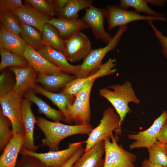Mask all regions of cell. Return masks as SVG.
<instances>
[{
  "label": "cell",
  "instance_id": "15",
  "mask_svg": "<svg viewBox=\"0 0 167 167\" xmlns=\"http://www.w3.org/2000/svg\"><path fill=\"white\" fill-rule=\"evenodd\" d=\"M29 65L38 74L58 75L64 73L58 66L52 64L31 46L28 45L23 54Z\"/></svg>",
  "mask_w": 167,
  "mask_h": 167
},
{
  "label": "cell",
  "instance_id": "28",
  "mask_svg": "<svg viewBox=\"0 0 167 167\" xmlns=\"http://www.w3.org/2000/svg\"><path fill=\"white\" fill-rule=\"evenodd\" d=\"M20 36L28 45L36 50L45 46L42 33L33 27L22 22Z\"/></svg>",
  "mask_w": 167,
  "mask_h": 167
},
{
  "label": "cell",
  "instance_id": "14",
  "mask_svg": "<svg viewBox=\"0 0 167 167\" xmlns=\"http://www.w3.org/2000/svg\"><path fill=\"white\" fill-rule=\"evenodd\" d=\"M9 70L15 77L13 89L17 93L23 95L24 93L35 89L38 76L36 72L29 65L26 67H11Z\"/></svg>",
  "mask_w": 167,
  "mask_h": 167
},
{
  "label": "cell",
  "instance_id": "16",
  "mask_svg": "<svg viewBox=\"0 0 167 167\" xmlns=\"http://www.w3.org/2000/svg\"><path fill=\"white\" fill-rule=\"evenodd\" d=\"M13 12L22 22L33 27L41 33L44 26L50 18L29 4L24 5Z\"/></svg>",
  "mask_w": 167,
  "mask_h": 167
},
{
  "label": "cell",
  "instance_id": "8",
  "mask_svg": "<svg viewBox=\"0 0 167 167\" xmlns=\"http://www.w3.org/2000/svg\"><path fill=\"white\" fill-rule=\"evenodd\" d=\"M105 18L109 31L116 27L126 25L131 22L138 20L165 21L167 20L165 18L142 15L135 11L124 9L116 5H109L107 6L106 9Z\"/></svg>",
  "mask_w": 167,
  "mask_h": 167
},
{
  "label": "cell",
  "instance_id": "3",
  "mask_svg": "<svg viewBox=\"0 0 167 167\" xmlns=\"http://www.w3.org/2000/svg\"><path fill=\"white\" fill-rule=\"evenodd\" d=\"M113 107H109L103 112L102 118L99 125L93 129L87 139L84 141L86 144L84 152L89 150L100 141L113 135L114 131L117 135L121 134L120 117Z\"/></svg>",
  "mask_w": 167,
  "mask_h": 167
},
{
  "label": "cell",
  "instance_id": "41",
  "mask_svg": "<svg viewBox=\"0 0 167 167\" xmlns=\"http://www.w3.org/2000/svg\"><path fill=\"white\" fill-rule=\"evenodd\" d=\"M157 140L165 144L167 143V120L161 129L158 135Z\"/></svg>",
  "mask_w": 167,
  "mask_h": 167
},
{
  "label": "cell",
  "instance_id": "25",
  "mask_svg": "<svg viewBox=\"0 0 167 167\" xmlns=\"http://www.w3.org/2000/svg\"><path fill=\"white\" fill-rule=\"evenodd\" d=\"M26 98L35 103L37 106L39 113L55 122L62 121L66 122L62 113L59 110L53 109L40 98L37 97L32 91L26 93Z\"/></svg>",
  "mask_w": 167,
  "mask_h": 167
},
{
  "label": "cell",
  "instance_id": "4",
  "mask_svg": "<svg viewBox=\"0 0 167 167\" xmlns=\"http://www.w3.org/2000/svg\"><path fill=\"white\" fill-rule=\"evenodd\" d=\"M127 25L119 26L107 45L103 47L92 49L84 59L76 75V78H82L88 76L98 68L102 64V61L107 54L118 46L123 33L127 31Z\"/></svg>",
  "mask_w": 167,
  "mask_h": 167
},
{
  "label": "cell",
  "instance_id": "17",
  "mask_svg": "<svg viewBox=\"0 0 167 167\" xmlns=\"http://www.w3.org/2000/svg\"><path fill=\"white\" fill-rule=\"evenodd\" d=\"M37 51L48 61L59 67L64 73L74 75L77 74L79 65L70 63L61 52L46 46H44Z\"/></svg>",
  "mask_w": 167,
  "mask_h": 167
},
{
  "label": "cell",
  "instance_id": "40",
  "mask_svg": "<svg viewBox=\"0 0 167 167\" xmlns=\"http://www.w3.org/2000/svg\"><path fill=\"white\" fill-rule=\"evenodd\" d=\"M84 148L82 146L64 165L60 167H72L76 161L83 154Z\"/></svg>",
  "mask_w": 167,
  "mask_h": 167
},
{
  "label": "cell",
  "instance_id": "33",
  "mask_svg": "<svg viewBox=\"0 0 167 167\" xmlns=\"http://www.w3.org/2000/svg\"><path fill=\"white\" fill-rule=\"evenodd\" d=\"M11 123L8 119L0 111V150L2 152L12 138L14 133L10 129Z\"/></svg>",
  "mask_w": 167,
  "mask_h": 167
},
{
  "label": "cell",
  "instance_id": "44",
  "mask_svg": "<svg viewBox=\"0 0 167 167\" xmlns=\"http://www.w3.org/2000/svg\"><path fill=\"white\" fill-rule=\"evenodd\" d=\"M140 167H165L152 163L148 160L145 159L142 162Z\"/></svg>",
  "mask_w": 167,
  "mask_h": 167
},
{
  "label": "cell",
  "instance_id": "19",
  "mask_svg": "<svg viewBox=\"0 0 167 167\" xmlns=\"http://www.w3.org/2000/svg\"><path fill=\"white\" fill-rule=\"evenodd\" d=\"M48 23L58 30L60 36L64 41L82 30L89 28L81 19L70 20L59 17L52 18Z\"/></svg>",
  "mask_w": 167,
  "mask_h": 167
},
{
  "label": "cell",
  "instance_id": "34",
  "mask_svg": "<svg viewBox=\"0 0 167 167\" xmlns=\"http://www.w3.org/2000/svg\"><path fill=\"white\" fill-rule=\"evenodd\" d=\"M25 1L35 8L50 17L53 16L56 14L52 0H26Z\"/></svg>",
  "mask_w": 167,
  "mask_h": 167
},
{
  "label": "cell",
  "instance_id": "20",
  "mask_svg": "<svg viewBox=\"0 0 167 167\" xmlns=\"http://www.w3.org/2000/svg\"><path fill=\"white\" fill-rule=\"evenodd\" d=\"M105 153L104 141L94 145L84 153L76 161L72 167H103Z\"/></svg>",
  "mask_w": 167,
  "mask_h": 167
},
{
  "label": "cell",
  "instance_id": "35",
  "mask_svg": "<svg viewBox=\"0 0 167 167\" xmlns=\"http://www.w3.org/2000/svg\"><path fill=\"white\" fill-rule=\"evenodd\" d=\"M96 79L88 80L82 86L75 96V98L82 102L88 108L91 109L90 98L93 85Z\"/></svg>",
  "mask_w": 167,
  "mask_h": 167
},
{
  "label": "cell",
  "instance_id": "21",
  "mask_svg": "<svg viewBox=\"0 0 167 167\" xmlns=\"http://www.w3.org/2000/svg\"><path fill=\"white\" fill-rule=\"evenodd\" d=\"M28 45L20 36L7 30L0 25V48L6 49L14 53L23 56Z\"/></svg>",
  "mask_w": 167,
  "mask_h": 167
},
{
  "label": "cell",
  "instance_id": "29",
  "mask_svg": "<svg viewBox=\"0 0 167 167\" xmlns=\"http://www.w3.org/2000/svg\"><path fill=\"white\" fill-rule=\"evenodd\" d=\"M1 61L0 70L10 67H26L29 65L25 58L14 53L9 50L4 48H0Z\"/></svg>",
  "mask_w": 167,
  "mask_h": 167
},
{
  "label": "cell",
  "instance_id": "22",
  "mask_svg": "<svg viewBox=\"0 0 167 167\" xmlns=\"http://www.w3.org/2000/svg\"><path fill=\"white\" fill-rule=\"evenodd\" d=\"M66 113L70 123L83 125L90 124L91 109L87 107L75 98L66 108Z\"/></svg>",
  "mask_w": 167,
  "mask_h": 167
},
{
  "label": "cell",
  "instance_id": "7",
  "mask_svg": "<svg viewBox=\"0 0 167 167\" xmlns=\"http://www.w3.org/2000/svg\"><path fill=\"white\" fill-rule=\"evenodd\" d=\"M83 142L68 144L67 148L62 150L51 151L45 153H37L30 151L22 147L19 153L28 155L41 161L47 167H60L66 163L82 146Z\"/></svg>",
  "mask_w": 167,
  "mask_h": 167
},
{
  "label": "cell",
  "instance_id": "2",
  "mask_svg": "<svg viewBox=\"0 0 167 167\" xmlns=\"http://www.w3.org/2000/svg\"><path fill=\"white\" fill-rule=\"evenodd\" d=\"M107 87L100 89L99 95L111 104L119 115L122 124L127 114L131 111L129 103L132 102L139 104L140 101L128 81L121 84L109 85Z\"/></svg>",
  "mask_w": 167,
  "mask_h": 167
},
{
  "label": "cell",
  "instance_id": "12",
  "mask_svg": "<svg viewBox=\"0 0 167 167\" xmlns=\"http://www.w3.org/2000/svg\"><path fill=\"white\" fill-rule=\"evenodd\" d=\"M116 59L110 58L105 63L102 64L96 70L87 76L77 78L68 83L63 88L62 93L75 96L83 85L88 80L97 78L114 73L116 69L114 68L116 65Z\"/></svg>",
  "mask_w": 167,
  "mask_h": 167
},
{
  "label": "cell",
  "instance_id": "43",
  "mask_svg": "<svg viewBox=\"0 0 167 167\" xmlns=\"http://www.w3.org/2000/svg\"><path fill=\"white\" fill-rule=\"evenodd\" d=\"M148 3H150L154 6H162L167 1L165 0H146Z\"/></svg>",
  "mask_w": 167,
  "mask_h": 167
},
{
  "label": "cell",
  "instance_id": "6",
  "mask_svg": "<svg viewBox=\"0 0 167 167\" xmlns=\"http://www.w3.org/2000/svg\"><path fill=\"white\" fill-rule=\"evenodd\" d=\"M22 96L13 89L0 97L1 110L10 120L14 134L24 132L21 109Z\"/></svg>",
  "mask_w": 167,
  "mask_h": 167
},
{
  "label": "cell",
  "instance_id": "30",
  "mask_svg": "<svg viewBox=\"0 0 167 167\" xmlns=\"http://www.w3.org/2000/svg\"><path fill=\"white\" fill-rule=\"evenodd\" d=\"M119 6L126 10L130 7H132L135 9V11L139 13L143 12L150 16L165 18L163 14L158 13L150 8L148 5L146 0H121Z\"/></svg>",
  "mask_w": 167,
  "mask_h": 167
},
{
  "label": "cell",
  "instance_id": "42",
  "mask_svg": "<svg viewBox=\"0 0 167 167\" xmlns=\"http://www.w3.org/2000/svg\"><path fill=\"white\" fill-rule=\"evenodd\" d=\"M70 0H52V3L56 12L58 14L69 2Z\"/></svg>",
  "mask_w": 167,
  "mask_h": 167
},
{
  "label": "cell",
  "instance_id": "37",
  "mask_svg": "<svg viewBox=\"0 0 167 167\" xmlns=\"http://www.w3.org/2000/svg\"><path fill=\"white\" fill-rule=\"evenodd\" d=\"M148 23L161 46L164 55L167 59V37L163 35L162 32L156 27L152 21H148Z\"/></svg>",
  "mask_w": 167,
  "mask_h": 167
},
{
  "label": "cell",
  "instance_id": "32",
  "mask_svg": "<svg viewBox=\"0 0 167 167\" xmlns=\"http://www.w3.org/2000/svg\"><path fill=\"white\" fill-rule=\"evenodd\" d=\"M1 25L7 30L20 36L21 22L12 11L0 12Z\"/></svg>",
  "mask_w": 167,
  "mask_h": 167
},
{
  "label": "cell",
  "instance_id": "39",
  "mask_svg": "<svg viewBox=\"0 0 167 167\" xmlns=\"http://www.w3.org/2000/svg\"><path fill=\"white\" fill-rule=\"evenodd\" d=\"M14 86L6 73L3 71L0 76V97L12 90Z\"/></svg>",
  "mask_w": 167,
  "mask_h": 167
},
{
  "label": "cell",
  "instance_id": "5",
  "mask_svg": "<svg viewBox=\"0 0 167 167\" xmlns=\"http://www.w3.org/2000/svg\"><path fill=\"white\" fill-rule=\"evenodd\" d=\"M118 140L113 135L104 140L105 158L103 167H135L136 156L118 144Z\"/></svg>",
  "mask_w": 167,
  "mask_h": 167
},
{
  "label": "cell",
  "instance_id": "10",
  "mask_svg": "<svg viewBox=\"0 0 167 167\" xmlns=\"http://www.w3.org/2000/svg\"><path fill=\"white\" fill-rule=\"evenodd\" d=\"M85 10V14L82 19L89 28H91L96 39L101 40L107 45L112 37L104 28L106 9L93 6Z\"/></svg>",
  "mask_w": 167,
  "mask_h": 167
},
{
  "label": "cell",
  "instance_id": "11",
  "mask_svg": "<svg viewBox=\"0 0 167 167\" xmlns=\"http://www.w3.org/2000/svg\"><path fill=\"white\" fill-rule=\"evenodd\" d=\"M167 120V111L164 110L154 122L152 125L146 130L139 131L137 134H130L128 138L135 140L129 145L132 149L140 148L150 147L157 141V138L161 129Z\"/></svg>",
  "mask_w": 167,
  "mask_h": 167
},
{
  "label": "cell",
  "instance_id": "24",
  "mask_svg": "<svg viewBox=\"0 0 167 167\" xmlns=\"http://www.w3.org/2000/svg\"><path fill=\"white\" fill-rule=\"evenodd\" d=\"M75 75L65 73L58 75L38 74L36 82L50 90H56L64 88L68 83L76 78Z\"/></svg>",
  "mask_w": 167,
  "mask_h": 167
},
{
  "label": "cell",
  "instance_id": "9",
  "mask_svg": "<svg viewBox=\"0 0 167 167\" xmlns=\"http://www.w3.org/2000/svg\"><path fill=\"white\" fill-rule=\"evenodd\" d=\"M92 49L89 38L81 32L64 41L63 54L68 61L75 62L84 59Z\"/></svg>",
  "mask_w": 167,
  "mask_h": 167
},
{
  "label": "cell",
  "instance_id": "27",
  "mask_svg": "<svg viewBox=\"0 0 167 167\" xmlns=\"http://www.w3.org/2000/svg\"><path fill=\"white\" fill-rule=\"evenodd\" d=\"M92 0H70L58 14L59 18L70 20L78 19L79 12L93 6Z\"/></svg>",
  "mask_w": 167,
  "mask_h": 167
},
{
  "label": "cell",
  "instance_id": "45",
  "mask_svg": "<svg viewBox=\"0 0 167 167\" xmlns=\"http://www.w3.org/2000/svg\"><path fill=\"white\" fill-rule=\"evenodd\" d=\"M165 147H166V149L167 150V143L165 144Z\"/></svg>",
  "mask_w": 167,
  "mask_h": 167
},
{
  "label": "cell",
  "instance_id": "38",
  "mask_svg": "<svg viewBox=\"0 0 167 167\" xmlns=\"http://www.w3.org/2000/svg\"><path fill=\"white\" fill-rule=\"evenodd\" d=\"M23 5L21 0H0V12H14Z\"/></svg>",
  "mask_w": 167,
  "mask_h": 167
},
{
  "label": "cell",
  "instance_id": "23",
  "mask_svg": "<svg viewBox=\"0 0 167 167\" xmlns=\"http://www.w3.org/2000/svg\"><path fill=\"white\" fill-rule=\"evenodd\" d=\"M34 91L41 94L49 99L62 113L66 120V122L70 123L66 113V108L72 101L73 96L62 93H54L48 91L42 87L36 86Z\"/></svg>",
  "mask_w": 167,
  "mask_h": 167
},
{
  "label": "cell",
  "instance_id": "26",
  "mask_svg": "<svg viewBox=\"0 0 167 167\" xmlns=\"http://www.w3.org/2000/svg\"><path fill=\"white\" fill-rule=\"evenodd\" d=\"M42 34L45 46L51 47L64 53V40L61 37L58 31L54 26L48 23L45 24Z\"/></svg>",
  "mask_w": 167,
  "mask_h": 167
},
{
  "label": "cell",
  "instance_id": "1",
  "mask_svg": "<svg viewBox=\"0 0 167 167\" xmlns=\"http://www.w3.org/2000/svg\"><path fill=\"white\" fill-rule=\"evenodd\" d=\"M36 124L45 135L41 145L47 147L51 151L59 150V144L65 138L76 134L89 135L93 129L90 124L68 125L50 121L41 117L36 118Z\"/></svg>",
  "mask_w": 167,
  "mask_h": 167
},
{
  "label": "cell",
  "instance_id": "36",
  "mask_svg": "<svg viewBox=\"0 0 167 167\" xmlns=\"http://www.w3.org/2000/svg\"><path fill=\"white\" fill-rule=\"evenodd\" d=\"M15 167H47L36 158L28 155H22L17 160Z\"/></svg>",
  "mask_w": 167,
  "mask_h": 167
},
{
  "label": "cell",
  "instance_id": "18",
  "mask_svg": "<svg viewBox=\"0 0 167 167\" xmlns=\"http://www.w3.org/2000/svg\"><path fill=\"white\" fill-rule=\"evenodd\" d=\"M24 140V133L14 134L0 157V167H15Z\"/></svg>",
  "mask_w": 167,
  "mask_h": 167
},
{
  "label": "cell",
  "instance_id": "13",
  "mask_svg": "<svg viewBox=\"0 0 167 167\" xmlns=\"http://www.w3.org/2000/svg\"><path fill=\"white\" fill-rule=\"evenodd\" d=\"M22 119L24 133V143L23 147L33 152L36 151L39 145L35 144L34 132L36 118L32 112L31 101L27 98L22 99L21 104Z\"/></svg>",
  "mask_w": 167,
  "mask_h": 167
},
{
  "label": "cell",
  "instance_id": "31",
  "mask_svg": "<svg viewBox=\"0 0 167 167\" xmlns=\"http://www.w3.org/2000/svg\"><path fill=\"white\" fill-rule=\"evenodd\" d=\"M149 154L148 160L152 163L167 167V150L165 144L157 141L147 148Z\"/></svg>",
  "mask_w": 167,
  "mask_h": 167
}]
</instances>
